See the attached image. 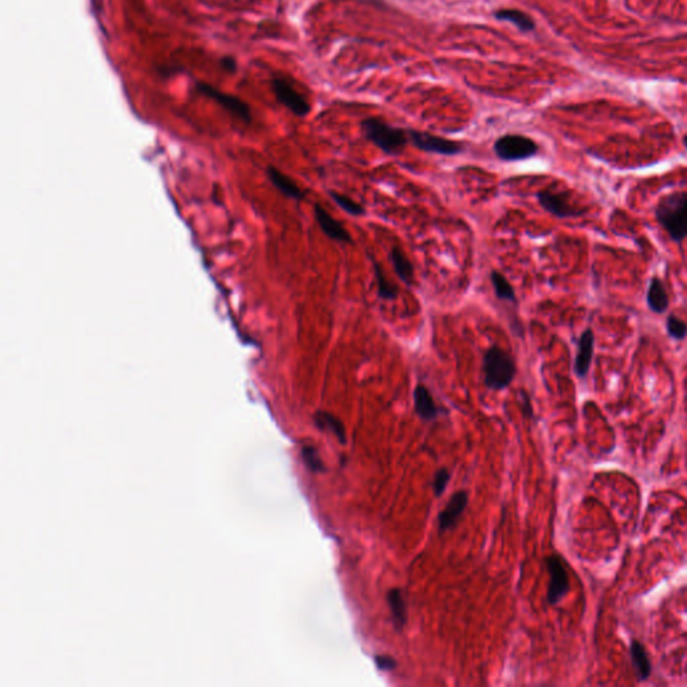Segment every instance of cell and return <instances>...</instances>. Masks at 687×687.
I'll return each mask as SVG.
<instances>
[{
    "label": "cell",
    "mask_w": 687,
    "mask_h": 687,
    "mask_svg": "<svg viewBox=\"0 0 687 687\" xmlns=\"http://www.w3.org/2000/svg\"><path fill=\"white\" fill-rule=\"evenodd\" d=\"M655 218L675 243L687 238V192L676 191L663 196L655 207Z\"/></svg>",
    "instance_id": "cell-1"
},
{
    "label": "cell",
    "mask_w": 687,
    "mask_h": 687,
    "mask_svg": "<svg viewBox=\"0 0 687 687\" xmlns=\"http://www.w3.org/2000/svg\"><path fill=\"white\" fill-rule=\"evenodd\" d=\"M361 130L367 140L390 156L399 155L409 141L407 130L390 125L377 117H369L361 121Z\"/></svg>",
    "instance_id": "cell-2"
},
{
    "label": "cell",
    "mask_w": 687,
    "mask_h": 687,
    "mask_svg": "<svg viewBox=\"0 0 687 687\" xmlns=\"http://www.w3.org/2000/svg\"><path fill=\"white\" fill-rule=\"evenodd\" d=\"M517 367L513 356L497 345L490 346L484 358V384L489 390L508 388L515 380Z\"/></svg>",
    "instance_id": "cell-3"
},
{
    "label": "cell",
    "mask_w": 687,
    "mask_h": 687,
    "mask_svg": "<svg viewBox=\"0 0 687 687\" xmlns=\"http://www.w3.org/2000/svg\"><path fill=\"white\" fill-rule=\"evenodd\" d=\"M537 202L538 204L557 219H573L584 217L588 210L580 208L572 203L569 198L568 191H553L552 188H547L543 191H538L537 195Z\"/></svg>",
    "instance_id": "cell-4"
},
{
    "label": "cell",
    "mask_w": 687,
    "mask_h": 687,
    "mask_svg": "<svg viewBox=\"0 0 687 687\" xmlns=\"http://www.w3.org/2000/svg\"><path fill=\"white\" fill-rule=\"evenodd\" d=\"M494 154L503 161H519L536 156L538 145L522 135H505L494 142Z\"/></svg>",
    "instance_id": "cell-5"
},
{
    "label": "cell",
    "mask_w": 687,
    "mask_h": 687,
    "mask_svg": "<svg viewBox=\"0 0 687 687\" xmlns=\"http://www.w3.org/2000/svg\"><path fill=\"white\" fill-rule=\"evenodd\" d=\"M408 139L409 142L427 154H435L442 156H454L463 151V144L458 141L449 140L440 136L431 135L428 132H421L415 129H409Z\"/></svg>",
    "instance_id": "cell-6"
},
{
    "label": "cell",
    "mask_w": 687,
    "mask_h": 687,
    "mask_svg": "<svg viewBox=\"0 0 687 687\" xmlns=\"http://www.w3.org/2000/svg\"><path fill=\"white\" fill-rule=\"evenodd\" d=\"M271 88L276 98L285 108L290 110L297 117H305L311 111V104L304 94L299 93L296 86L285 77L276 76L271 79Z\"/></svg>",
    "instance_id": "cell-7"
},
{
    "label": "cell",
    "mask_w": 687,
    "mask_h": 687,
    "mask_svg": "<svg viewBox=\"0 0 687 687\" xmlns=\"http://www.w3.org/2000/svg\"><path fill=\"white\" fill-rule=\"evenodd\" d=\"M545 562L550 576L547 587V601L550 604H557L569 591V578L560 556L552 555L547 557Z\"/></svg>",
    "instance_id": "cell-8"
},
{
    "label": "cell",
    "mask_w": 687,
    "mask_h": 687,
    "mask_svg": "<svg viewBox=\"0 0 687 687\" xmlns=\"http://www.w3.org/2000/svg\"><path fill=\"white\" fill-rule=\"evenodd\" d=\"M198 89L200 90V93H203L205 97L217 101L220 107H223L224 109L229 110L231 114H234L238 118H240L242 121L250 123V108L240 98L235 97L233 94L222 93V92H219L218 89H215L214 86H211L208 83H203V82H198Z\"/></svg>",
    "instance_id": "cell-9"
},
{
    "label": "cell",
    "mask_w": 687,
    "mask_h": 687,
    "mask_svg": "<svg viewBox=\"0 0 687 687\" xmlns=\"http://www.w3.org/2000/svg\"><path fill=\"white\" fill-rule=\"evenodd\" d=\"M314 218L321 231L332 240L340 243H352V238L343 224L333 218L321 204H314Z\"/></svg>",
    "instance_id": "cell-10"
},
{
    "label": "cell",
    "mask_w": 687,
    "mask_h": 687,
    "mask_svg": "<svg viewBox=\"0 0 687 687\" xmlns=\"http://www.w3.org/2000/svg\"><path fill=\"white\" fill-rule=\"evenodd\" d=\"M594 353V333L591 328L585 329L578 343V353L575 359V374L584 379L590 374Z\"/></svg>",
    "instance_id": "cell-11"
},
{
    "label": "cell",
    "mask_w": 687,
    "mask_h": 687,
    "mask_svg": "<svg viewBox=\"0 0 687 687\" xmlns=\"http://www.w3.org/2000/svg\"><path fill=\"white\" fill-rule=\"evenodd\" d=\"M468 501H469V496L466 491H458L454 494L451 500L449 501L447 506L439 515V518H437L439 531H450L451 528L455 526L456 521L459 519V517L465 512V509L468 506Z\"/></svg>",
    "instance_id": "cell-12"
},
{
    "label": "cell",
    "mask_w": 687,
    "mask_h": 687,
    "mask_svg": "<svg viewBox=\"0 0 687 687\" xmlns=\"http://www.w3.org/2000/svg\"><path fill=\"white\" fill-rule=\"evenodd\" d=\"M266 173L270 183L277 188L283 196L294 200H302L305 198V192L301 189L297 183L293 179H290L287 175L280 171L278 168L270 165Z\"/></svg>",
    "instance_id": "cell-13"
},
{
    "label": "cell",
    "mask_w": 687,
    "mask_h": 687,
    "mask_svg": "<svg viewBox=\"0 0 687 687\" xmlns=\"http://www.w3.org/2000/svg\"><path fill=\"white\" fill-rule=\"evenodd\" d=\"M646 301H647V305H648L651 312L656 313V314H663V313L667 312L669 305H670V298H669L667 290L665 287V283L660 278H658V277L651 278L648 289H647Z\"/></svg>",
    "instance_id": "cell-14"
},
{
    "label": "cell",
    "mask_w": 687,
    "mask_h": 687,
    "mask_svg": "<svg viewBox=\"0 0 687 687\" xmlns=\"http://www.w3.org/2000/svg\"><path fill=\"white\" fill-rule=\"evenodd\" d=\"M414 404L416 414L424 421H433L437 416V407L431 392L419 384L414 390Z\"/></svg>",
    "instance_id": "cell-15"
},
{
    "label": "cell",
    "mask_w": 687,
    "mask_h": 687,
    "mask_svg": "<svg viewBox=\"0 0 687 687\" xmlns=\"http://www.w3.org/2000/svg\"><path fill=\"white\" fill-rule=\"evenodd\" d=\"M390 261L396 276L404 282L407 286H411L415 277V268L411 264V261L407 258L406 252L400 247L393 246L390 251Z\"/></svg>",
    "instance_id": "cell-16"
},
{
    "label": "cell",
    "mask_w": 687,
    "mask_h": 687,
    "mask_svg": "<svg viewBox=\"0 0 687 687\" xmlns=\"http://www.w3.org/2000/svg\"><path fill=\"white\" fill-rule=\"evenodd\" d=\"M630 655L632 666L637 672L638 681H646L651 674V662L641 641H632L630 646Z\"/></svg>",
    "instance_id": "cell-17"
},
{
    "label": "cell",
    "mask_w": 687,
    "mask_h": 687,
    "mask_svg": "<svg viewBox=\"0 0 687 687\" xmlns=\"http://www.w3.org/2000/svg\"><path fill=\"white\" fill-rule=\"evenodd\" d=\"M494 16H496V19L502 20V22H510L512 25H515V27L519 32H533L534 27H536V25H534V22H533L531 15H528L526 13H524L521 10H517V8H502V10H497L494 13Z\"/></svg>",
    "instance_id": "cell-18"
},
{
    "label": "cell",
    "mask_w": 687,
    "mask_h": 687,
    "mask_svg": "<svg viewBox=\"0 0 687 687\" xmlns=\"http://www.w3.org/2000/svg\"><path fill=\"white\" fill-rule=\"evenodd\" d=\"M387 600H388L393 625L397 630H403L407 623V607L402 591L399 588L390 590Z\"/></svg>",
    "instance_id": "cell-19"
},
{
    "label": "cell",
    "mask_w": 687,
    "mask_h": 687,
    "mask_svg": "<svg viewBox=\"0 0 687 687\" xmlns=\"http://www.w3.org/2000/svg\"><path fill=\"white\" fill-rule=\"evenodd\" d=\"M314 422L321 430H327L329 433H332L334 437L339 439L340 443L345 444L346 431H345L343 422L339 418H336L334 415L325 412V411H318L314 415Z\"/></svg>",
    "instance_id": "cell-20"
},
{
    "label": "cell",
    "mask_w": 687,
    "mask_h": 687,
    "mask_svg": "<svg viewBox=\"0 0 687 687\" xmlns=\"http://www.w3.org/2000/svg\"><path fill=\"white\" fill-rule=\"evenodd\" d=\"M374 273H375L376 283H377V294L379 297L384 301H393L397 298L399 290L393 282H390L386 273L383 270L381 265L379 262L374 261Z\"/></svg>",
    "instance_id": "cell-21"
},
{
    "label": "cell",
    "mask_w": 687,
    "mask_h": 687,
    "mask_svg": "<svg viewBox=\"0 0 687 687\" xmlns=\"http://www.w3.org/2000/svg\"><path fill=\"white\" fill-rule=\"evenodd\" d=\"M490 281H491V285H493V289H494V293L497 298H500L502 301H508V302H515L517 301V297H515V287L512 286V283L506 280V277L500 273V271H491L490 274Z\"/></svg>",
    "instance_id": "cell-22"
},
{
    "label": "cell",
    "mask_w": 687,
    "mask_h": 687,
    "mask_svg": "<svg viewBox=\"0 0 687 687\" xmlns=\"http://www.w3.org/2000/svg\"><path fill=\"white\" fill-rule=\"evenodd\" d=\"M329 196L343 211L349 215H352V217H362L365 214V208L362 207V204L355 202L353 199L345 196L340 192L329 191Z\"/></svg>",
    "instance_id": "cell-23"
},
{
    "label": "cell",
    "mask_w": 687,
    "mask_h": 687,
    "mask_svg": "<svg viewBox=\"0 0 687 687\" xmlns=\"http://www.w3.org/2000/svg\"><path fill=\"white\" fill-rule=\"evenodd\" d=\"M667 334L678 341H683L687 337V324L675 314H670L666 320Z\"/></svg>",
    "instance_id": "cell-24"
},
{
    "label": "cell",
    "mask_w": 687,
    "mask_h": 687,
    "mask_svg": "<svg viewBox=\"0 0 687 687\" xmlns=\"http://www.w3.org/2000/svg\"><path fill=\"white\" fill-rule=\"evenodd\" d=\"M302 455L305 458V462H306L308 468L312 470V471H314V472H320V471H324L325 470V466H324L320 455H318L317 450L314 447H312V446L304 447Z\"/></svg>",
    "instance_id": "cell-25"
},
{
    "label": "cell",
    "mask_w": 687,
    "mask_h": 687,
    "mask_svg": "<svg viewBox=\"0 0 687 687\" xmlns=\"http://www.w3.org/2000/svg\"><path fill=\"white\" fill-rule=\"evenodd\" d=\"M449 479H450V474L447 470H437L435 478H434V491L437 496H440L444 491L446 486L449 484Z\"/></svg>",
    "instance_id": "cell-26"
},
{
    "label": "cell",
    "mask_w": 687,
    "mask_h": 687,
    "mask_svg": "<svg viewBox=\"0 0 687 687\" xmlns=\"http://www.w3.org/2000/svg\"><path fill=\"white\" fill-rule=\"evenodd\" d=\"M376 665L380 670H384V672H388V670H392L396 667V662L393 658L387 655H379L375 658Z\"/></svg>",
    "instance_id": "cell-27"
},
{
    "label": "cell",
    "mask_w": 687,
    "mask_h": 687,
    "mask_svg": "<svg viewBox=\"0 0 687 687\" xmlns=\"http://www.w3.org/2000/svg\"><path fill=\"white\" fill-rule=\"evenodd\" d=\"M220 66H222V67H223L226 72H229V73H234L235 70H236V62H235V60L233 58V57H223V58L220 60Z\"/></svg>",
    "instance_id": "cell-28"
},
{
    "label": "cell",
    "mask_w": 687,
    "mask_h": 687,
    "mask_svg": "<svg viewBox=\"0 0 687 687\" xmlns=\"http://www.w3.org/2000/svg\"><path fill=\"white\" fill-rule=\"evenodd\" d=\"M683 144H685V147H686L687 148V136H685V137H683Z\"/></svg>",
    "instance_id": "cell-29"
}]
</instances>
